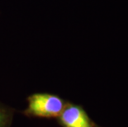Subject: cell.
<instances>
[{
	"label": "cell",
	"instance_id": "obj_1",
	"mask_svg": "<svg viewBox=\"0 0 128 127\" xmlns=\"http://www.w3.org/2000/svg\"><path fill=\"white\" fill-rule=\"evenodd\" d=\"M67 102L47 93H37L28 98V107L23 114L29 117L58 118Z\"/></svg>",
	"mask_w": 128,
	"mask_h": 127
},
{
	"label": "cell",
	"instance_id": "obj_2",
	"mask_svg": "<svg viewBox=\"0 0 128 127\" xmlns=\"http://www.w3.org/2000/svg\"><path fill=\"white\" fill-rule=\"evenodd\" d=\"M57 120L62 127H99L82 107L70 102H67Z\"/></svg>",
	"mask_w": 128,
	"mask_h": 127
},
{
	"label": "cell",
	"instance_id": "obj_3",
	"mask_svg": "<svg viewBox=\"0 0 128 127\" xmlns=\"http://www.w3.org/2000/svg\"><path fill=\"white\" fill-rule=\"evenodd\" d=\"M12 117L13 111L12 108L0 102V127H10Z\"/></svg>",
	"mask_w": 128,
	"mask_h": 127
}]
</instances>
